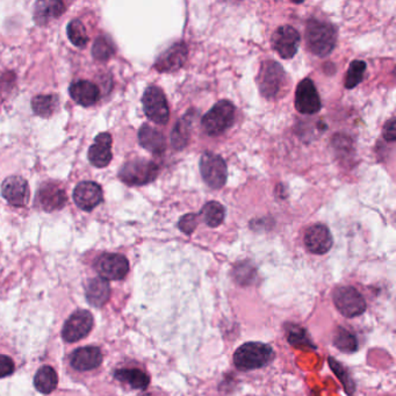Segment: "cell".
<instances>
[{"mask_svg": "<svg viewBox=\"0 0 396 396\" xmlns=\"http://www.w3.org/2000/svg\"><path fill=\"white\" fill-rule=\"evenodd\" d=\"M306 40L309 51L318 56H328L336 46L337 32L335 27L327 21L311 19L306 29Z\"/></svg>", "mask_w": 396, "mask_h": 396, "instance_id": "obj_1", "label": "cell"}, {"mask_svg": "<svg viewBox=\"0 0 396 396\" xmlns=\"http://www.w3.org/2000/svg\"><path fill=\"white\" fill-rule=\"evenodd\" d=\"M273 350L263 343H246L236 350L234 363L241 371H251L266 366L273 359Z\"/></svg>", "mask_w": 396, "mask_h": 396, "instance_id": "obj_2", "label": "cell"}, {"mask_svg": "<svg viewBox=\"0 0 396 396\" xmlns=\"http://www.w3.org/2000/svg\"><path fill=\"white\" fill-rule=\"evenodd\" d=\"M236 108L230 101L221 100L213 106L202 120V128L209 136H219L233 126Z\"/></svg>", "mask_w": 396, "mask_h": 396, "instance_id": "obj_3", "label": "cell"}, {"mask_svg": "<svg viewBox=\"0 0 396 396\" xmlns=\"http://www.w3.org/2000/svg\"><path fill=\"white\" fill-rule=\"evenodd\" d=\"M285 78H286V73L283 66L274 61H265L261 64L257 75L259 91L265 98L273 99L283 90Z\"/></svg>", "mask_w": 396, "mask_h": 396, "instance_id": "obj_4", "label": "cell"}, {"mask_svg": "<svg viewBox=\"0 0 396 396\" xmlns=\"http://www.w3.org/2000/svg\"><path fill=\"white\" fill-rule=\"evenodd\" d=\"M160 173L157 164L147 160H134L125 164L119 172L120 179L129 186L147 185Z\"/></svg>", "mask_w": 396, "mask_h": 396, "instance_id": "obj_5", "label": "cell"}, {"mask_svg": "<svg viewBox=\"0 0 396 396\" xmlns=\"http://www.w3.org/2000/svg\"><path fill=\"white\" fill-rule=\"evenodd\" d=\"M143 110L149 120L157 125H167L170 110L164 92L158 86H149L142 97Z\"/></svg>", "mask_w": 396, "mask_h": 396, "instance_id": "obj_6", "label": "cell"}, {"mask_svg": "<svg viewBox=\"0 0 396 396\" xmlns=\"http://www.w3.org/2000/svg\"><path fill=\"white\" fill-rule=\"evenodd\" d=\"M200 173L204 182L211 189H221L226 184L228 177L226 162L214 152H204L200 158Z\"/></svg>", "mask_w": 396, "mask_h": 396, "instance_id": "obj_7", "label": "cell"}, {"mask_svg": "<svg viewBox=\"0 0 396 396\" xmlns=\"http://www.w3.org/2000/svg\"><path fill=\"white\" fill-rule=\"evenodd\" d=\"M333 302L340 314L345 318L359 316L366 309V302L362 294L353 287L344 286L333 293Z\"/></svg>", "mask_w": 396, "mask_h": 396, "instance_id": "obj_8", "label": "cell"}, {"mask_svg": "<svg viewBox=\"0 0 396 396\" xmlns=\"http://www.w3.org/2000/svg\"><path fill=\"white\" fill-rule=\"evenodd\" d=\"M300 43L301 36L292 26H280L272 36V47L285 60L296 56L299 51Z\"/></svg>", "mask_w": 396, "mask_h": 396, "instance_id": "obj_9", "label": "cell"}, {"mask_svg": "<svg viewBox=\"0 0 396 396\" xmlns=\"http://www.w3.org/2000/svg\"><path fill=\"white\" fill-rule=\"evenodd\" d=\"M93 316L88 311H75L64 324L62 337L68 343L78 342L88 336L93 327Z\"/></svg>", "mask_w": 396, "mask_h": 396, "instance_id": "obj_10", "label": "cell"}, {"mask_svg": "<svg viewBox=\"0 0 396 396\" xmlns=\"http://www.w3.org/2000/svg\"><path fill=\"white\" fill-rule=\"evenodd\" d=\"M322 108L321 98L311 79L306 78L296 88V108L301 114H316Z\"/></svg>", "mask_w": 396, "mask_h": 396, "instance_id": "obj_11", "label": "cell"}, {"mask_svg": "<svg viewBox=\"0 0 396 396\" xmlns=\"http://www.w3.org/2000/svg\"><path fill=\"white\" fill-rule=\"evenodd\" d=\"M95 269L103 279L121 280L128 273L129 261L119 254H105L98 258Z\"/></svg>", "mask_w": 396, "mask_h": 396, "instance_id": "obj_12", "label": "cell"}, {"mask_svg": "<svg viewBox=\"0 0 396 396\" xmlns=\"http://www.w3.org/2000/svg\"><path fill=\"white\" fill-rule=\"evenodd\" d=\"M187 56L189 49L185 42H177L158 56L155 62V69L157 70L158 73H174L184 66Z\"/></svg>", "mask_w": 396, "mask_h": 396, "instance_id": "obj_13", "label": "cell"}, {"mask_svg": "<svg viewBox=\"0 0 396 396\" xmlns=\"http://www.w3.org/2000/svg\"><path fill=\"white\" fill-rule=\"evenodd\" d=\"M73 200L83 211L90 212L104 200L101 186L95 182H79L73 191Z\"/></svg>", "mask_w": 396, "mask_h": 396, "instance_id": "obj_14", "label": "cell"}, {"mask_svg": "<svg viewBox=\"0 0 396 396\" xmlns=\"http://www.w3.org/2000/svg\"><path fill=\"white\" fill-rule=\"evenodd\" d=\"M1 194L14 207H25L29 200L28 184L22 177H9L1 185Z\"/></svg>", "mask_w": 396, "mask_h": 396, "instance_id": "obj_15", "label": "cell"}, {"mask_svg": "<svg viewBox=\"0 0 396 396\" xmlns=\"http://www.w3.org/2000/svg\"><path fill=\"white\" fill-rule=\"evenodd\" d=\"M306 248L314 255H324L333 246L330 230L324 224H314L306 230Z\"/></svg>", "mask_w": 396, "mask_h": 396, "instance_id": "obj_16", "label": "cell"}, {"mask_svg": "<svg viewBox=\"0 0 396 396\" xmlns=\"http://www.w3.org/2000/svg\"><path fill=\"white\" fill-rule=\"evenodd\" d=\"M38 206L46 212L58 211L66 204V194L64 189L55 182H44L38 191Z\"/></svg>", "mask_w": 396, "mask_h": 396, "instance_id": "obj_17", "label": "cell"}, {"mask_svg": "<svg viewBox=\"0 0 396 396\" xmlns=\"http://www.w3.org/2000/svg\"><path fill=\"white\" fill-rule=\"evenodd\" d=\"M112 136L108 132H101L95 139V143L88 149V160L95 167H106L113 158L112 154Z\"/></svg>", "mask_w": 396, "mask_h": 396, "instance_id": "obj_18", "label": "cell"}, {"mask_svg": "<svg viewBox=\"0 0 396 396\" xmlns=\"http://www.w3.org/2000/svg\"><path fill=\"white\" fill-rule=\"evenodd\" d=\"M70 363L75 370L80 372L92 371L103 363V353L95 346H84L73 351Z\"/></svg>", "mask_w": 396, "mask_h": 396, "instance_id": "obj_19", "label": "cell"}, {"mask_svg": "<svg viewBox=\"0 0 396 396\" xmlns=\"http://www.w3.org/2000/svg\"><path fill=\"white\" fill-rule=\"evenodd\" d=\"M70 95L73 100L82 106H92L100 98V90L95 83L90 80H78L71 84L69 88Z\"/></svg>", "mask_w": 396, "mask_h": 396, "instance_id": "obj_20", "label": "cell"}, {"mask_svg": "<svg viewBox=\"0 0 396 396\" xmlns=\"http://www.w3.org/2000/svg\"><path fill=\"white\" fill-rule=\"evenodd\" d=\"M140 145L151 154L160 156L165 151V139L160 130L149 125H143L139 130Z\"/></svg>", "mask_w": 396, "mask_h": 396, "instance_id": "obj_21", "label": "cell"}, {"mask_svg": "<svg viewBox=\"0 0 396 396\" xmlns=\"http://www.w3.org/2000/svg\"><path fill=\"white\" fill-rule=\"evenodd\" d=\"M66 12V6L62 1L43 0L35 5L34 19L38 25H47L51 19H56Z\"/></svg>", "mask_w": 396, "mask_h": 396, "instance_id": "obj_22", "label": "cell"}, {"mask_svg": "<svg viewBox=\"0 0 396 396\" xmlns=\"http://www.w3.org/2000/svg\"><path fill=\"white\" fill-rule=\"evenodd\" d=\"M86 299L95 307H103L110 296V287L108 280L95 278L86 285Z\"/></svg>", "mask_w": 396, "mask_h": 396, "instance_id": "obj_23", "label": "cell"}, {"mask_svg": "<svg viewBox=\"0 0 396 396\" xmlns=\"http://www.w3.org/2000/svg\"><path fill=\"white\" fill-rule=\"evenodd\" d=\"M193 123V112L189 110L185 117L176 123L171 132V145L176 150H182L185 148L189 141L191 136V127Z\"/></svg>", "mask_w": 396, "mask_h": 396, "instance_id": "obj_24", "label": "cell"}, {"mask_svg": "<svg viewBox=\"0 0 396 396\" xmlns=\"http://www.w3.org/2000/svg\"><path fill=\"white\" fill-rule=\"evenodd\" d=\"M115 377L132 390H145L150 382L148 375L140 368H120L115 372Z\"/></svg>", "mask_w": 396, "mask_h": 396, "instance_id": "obj_25", "label": "cell"}, {"mask_svg": "<svg viewBox=\"0 0 396 396\" xmlns=\"http://www.w3.org/2000/svg\"><path fill=\"white\" fill-rule=\"evenodd\" d=\"M58 377L51 366H42L34 377L35 388L43 394H51L56 390Z\"/></svg>", "mask_w": 396, "mask_h": 396, "instance_id": "obj_26", "label": "cell"}, {"mask_svg": "<svg viewBox=\"0 0 396 396\" xmlns=\"http://www.w3.org/2000/svg\"><path fill=\"white\" fill-rule=\"evenodd\" d=\"M58 98L55 95H40L33 98L32 108L38 117L49 118L55 113Z\"/></svg>", "mask_w": 396, "mask_h": 396, "instance_id": "obj_27", "label": "cell"}, {"mask_svg": "<svg viewBox=\"0 0 396 396\" xmlns=\"http://www.w3.org/2000/svg\"><path fill=\"white\" fill-rule=\"evenodd\" d=\"M204 220L211 228H217L224 222L226 217V209L224 206L217 202H207L202 211Z\"/></svg>", "mask_w": 396, "mask_h": 396, "instance_id": "obj_28", "label": "cell"}, {"mask_svg": "<svg viewBox=\"0 0 396 396\" xmlns=\"http://www.w3.org/2000/svg\"><path fill=\"white\" fill-rule=\"evenodd\" d=\"M66 31H68L70 41L73 42L75 47H85L88 43V32H86L85 26L83 25L80 20L75 19L70 21Z\"/></svg>", "mask_w": 396, "mask_h": 396, "instance_id": "obj_29", "label": "cell"}, {"mask_svg": "<svg viewBox=\"0 0 396 396\" xmlns=\"http://www.w3.org/2000/svg\"><path fill=\"white\" fill-rule=\"evenodd\" d=\"M333 344L337 349L345 353H355L358 348V343H357L355 337L353 333L345 330L344 328H340L337 330L336 335L333 337Z\"/></svg>", "mask_w": 396, "mask_h": 396, "instance_id": "obj_30", "label": "cell"}, {"mask_svg": "<svg viewBox=\"0 0 396 396\" xmlns=\"http://www.w3.org/2000/svg\"><path fill=\"white\" fill-rule=\"evenodd\" d=\"M115 53L113 42L108 36H99L92 47V55L98 61H108Z\"/></svg>", "mask_w": 396, "mask_h": 396, "instance_id": "obj_31", "label": "cell"}, {"mask_svg": "<svg viewBox=\"0 0 396 396\" xmlns=\"http://www.w3.org/2000/svg\"><path fill=\"white\" fill-rule=\"evenodd\" d=\"M366 71V63L363 61H353V63L350 64L349 70L346 73L345 77V88H355L362 83L364 78V73Z\"/></svg>", "mask_w": 396, "mask_h": 396, "instance_id": "obj_32", "label": "cell"}, {"mask_svg": "<svg viewBox=\"0 0 396 396\" xmlns=\"http://www.w3.org/2000/svg\"><path fill=\"white\" fill-rule=\"evenodd\" d=\"M198 215L189 213V214L184 215L180 219L178 226H179L182 233H185L186 235H191L198 226Z\"/></svg>", "mask_w": 396, "mask_h": 396, "instance_id": "obj_33", "label": "cell"}, {"mask_svg": "<svg viewBox=\"0 0 396 396\" xmlns=\"http://www.w3.org/2000/svg\"><path fill=\"white\" fill-rule=\"evenodd\" d=\"M14 368V362L9 355H0V379L13 375Z\"/></svg>", "mask_w": 396, "mask_h": 396, "instance_id": "obj_34", "label": "cell"}, {"mask_svg": "<svg viewBox=\"0 0 396 396\" xmlns=\"http://www.w3.org/2000/svg\"><path fill=\"white\" fill-rule=\"evenodd\" d=\"M382 136L388 142H394L396 139L395 120L390 119L385 123L382 128Z\"/></svg>", "mask_w": 396, "mask_h": 396, "instance_id": "obj_35", "label": "cell"}]
</instances>
